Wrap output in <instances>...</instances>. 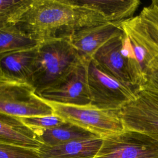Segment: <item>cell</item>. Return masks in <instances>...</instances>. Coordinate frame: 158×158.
<instances>
[{
  "label": "cell",
  "mask_w": 158,
  "mask_h": 158,
  "mask_svg": "<svg viewBox=\"0 0 158 158\" xmlns=\"http://www.w3.org/2000/svg\"><path fill=\"white\" fill-rule=\"evenodd\" d=\"M155 1V2H156V3L158 5V0H154Z\"/></svg>",
  "instance_id": "cell-22"
},
{
  "label": "cell",
  "mask_w": 158,
  "mask_h": 158,
  "mask_svg": "<svg viewBox=\"0 0 158 158\" xmlns=\"http://www.w3.org/2000/svg\"><path fill=\"white\" fill-rule=\"evenodd\" d=\"M138 89H143L158 94V54L149 64L145 82Z\"/></svg>",
  "instance_id": "cell-21"
},
{
  "label": "cell",
  "mask_w": 158,
  "mask_h": 158,
  "mask_svg": "<svg viewBox=\"0 0 158 158\" xmlns=\"http://www.w3.org/2000/svg\"><path fill=\"white\" fill-rule=\"evenodd\" d=\"M94 158H158V141L144 133L125 129L104 138Z\"/></svg>",
  "instance_id": "cell-6"
},
{
  "label": "cell",
  "mask_w": 158,
  "mask_h": 158,
  "mask_svg": "<svg viewBox=\"0 0 158 158\" xmlns=\"http://www.w3.org/2000/svg\"><path fill=\"white\" fill-rule=\"evenodd\" d=\"M1 77H2V76L1 73V71H0V78H1Z\"/></svg>",
  "instance_id": "cell-23"
},
{
  "label": "cell",
  "mask_w": 158,
  "mask_h": 158,
  "mask_svg": "<svg viewBox=\"0 0 158 158\" xmlns=\"http://www.w3.org/2000/svg\"><path fill=\"white\" fill-rule=\"evenodd\" d=\"M0 158H40L37 150L0 142Z\"/></svg>",
  "instance_id": "cell-19"
},
{
  "label": "cell",
  "mask_w": 158,
  "mask_h": 158,
  "mask_svg": "<svg viewBox=\"0 0 158 158\" xmlns=\"http://www.w3.org/2000/svg\"><path fill=\"white\" fill-rule=\"evenodd\" d=\"M0 142L38 150L41 146L35 131L19 117L0 112Z\"/></svg>",
  "instance_id": "cell-14"
},
{
  "label": "cell",
  "mask_w": 158,
  "mask_h": 158,
  "mask_svg": "<svg viewBox=\"0 0 158 158\" xmlns=\"http://www.w3.org/2000/svg\"><path fill=\"white\" fill-rule=\"evenodd\" d=\"M102 142L103 138L96 136L52 146L42 144L37 152L40 158H94Z\"/></svg>",
  "instance_id": "cell-13"
},
{
  "label": "cell",
  "mask_w": 158,
  "mask_h": 158,
  "mask_svg": "<svg viewBox=\"0 0 158 158\" xmlns=\"http://www.w3.org/2000/svg\"><path fill=\"white\" fill-rule=\"evenodd\" d=\"M9 23L40 43L69 40L82 29L99 25L94 11L76 0H27Z\"/></svg>",
  "instance_id": "cell-1"
},
{
  "label": "cell",
  "mask_w": 158,
  "mask_h": 158,
  "mask_svg": "<svg viewBox=\"0 0 158 158\" xmlns=\"http://www.w3.org/2000/svg\"><path fill=\"white\" fill-rule=\"evenodd\" d=\"M91 105L101 109L118 110L135 100L136 89L104 72L93 59L87 64Z\"/></svg>",
  "instance_id": "cell-3"
},
{
  "label": "cell",
  "mask_w": 158,
  "mask_h": 158,
  "mask_svg": "<svg viewBox=\"0 0 158 158\" xmlns=\"http://www.w3.org/2000/svg\"><path fill=\"white\" fill-rule=\"evenodd\" d=\"M27 0H0V25L9 23Z\"/></svg>",
  "instance_id": "cell-20"
},
{
  "label": "cell",
  "mask_w": 158,
  "mask_h": 158,
  "mask_svg": "<svg viewBox=\"0 0 158 158\" xmlns=\"http://www.w3.org/2000/svg\"><path fill=\"white\" fill-rule=\"evenodd\" d=\"M123 33V31L103 44L95 52L92 59L108 75L123 83L131 85L127 65L121 52Z\"/></svg>",
  "instance_id": "cell-12"
},
{
  "label": "cell",
  "mask_w": 158,
  "mask_h": 158,
  "mask_svg": "<svg viewBox=\"0 0 158 158\" xmlns=\"http://www.w3.org/2000/svg\"><path fill=\"white\" fill-rule=\"evenodd\" d=\"M120 22L109 23L82 29L75 33L69 41L81 59L88 62L103 44L123 33Z\"/></svg>",
  "instance_id": "cell-9"
},
{
  "label": "cell",
  "mask_w": 158,
  "mask_h": 158,
  "mask_svg": "<svg viewBox=\"0 0 158 158\" xmlns=\"http://www.w3.org/2000/svg\"><path fill=\"white\" fill-rule=\"evenodd\" d=\"M21 121L34 131L52 128L64 123L65 121L60 117L53 114L19 117Z\"/></svg>",
  "instance_id": "cell-18"
},
{
  "label": "cell",
  "mask_w": 158,
  "mask_h": 158,
  "mask_svg": "<svg viewBox=\"0 0 158 158\" xmlns=\"http://www.w3.org/2000/svg\"><path fill=\"white\" fill-rule=\"evenodd\" d=\"M136 94L135 100L118 110L124 127L158 141V94L143 89Z\"/></svg>",
  "instance_id": "cell-7"
},
{
  "label": "cell",
  "mask_w": 158,
  "mask_h": 158,
  "mask_svg": "<svg viewBox=\"0 0 158 158\" xmlns=\"http://www.w3.org/2000/svg\"><path fill=\"white\" fill-rule=\"evenodd\" d=\"M40 43L12 23L0 25V54L33 49Z\"/></svg>",
  "instance_id": "cell-17"
},
{
  "label": "cell",
  "mask_w": 158,
  "mask_h": 158,
  "mask_svg": "<svg viewBox=\"0 0 158 158\" xmlns=\"http://www.w3.org/2000/svg\"><path fill=\"white\" fill-rule=\"evenodd\" d=\"M37 48L0 54V71L2 77L31 85Z\"/></svg>",
  "instance_id": "cell-11"
},
{
  "label": "cell",
  "mask_w": 158,
  "mask_h": 158,
  "mask_svg": "<svg viewBox=\"0 0 158 158\" xmlns=\"http://www.w3.org/2000/svg\"><path fill=\"white\" fill-rule=\"evenodd\" d=\"M81 60L68 40L42 42L37 48L31 85L38 94L62 80Z\"/></svg>",
  "instance_id": "cell-2"
},
{
  "label": "cell",
  "mask_w": 158,
  "mask_h": 158,
  "mask_svg": "<svg viewBox=\"0 0 158 158\" xmlns=\"http://www.w3.org/2000/svg\"><path fill=\"white\" fill-rule=\"evenodd\" d=\"M0 112L17 117L54 114L31 85L4 77L0 78Z\"/></svg>",
  "instance_id": "cell-5"
},
{
  "label": "cell",
  "mask_w": 158,
  "mask_h": 158,
  "mask_svg": "<svg viewBox=\"0 0 158 158\" xmlns=\"http://www.w3.org/2000/svg\"><path fill=\"white\" fill-rule=\"evenodd\" d=\"M35 133L41 144L49 146L61 144L73 140L98 136L80 126L67 121L59 126L35 131Z\"/></svg>",
  "instance_id": "cell-16"
},
{
  "label": "cell",
  "mask_w": 158,
  "mask_h": 158,
  "mask_svg": "<svg viewBox=\"0 0 158 158\" xmlns=\"http://www.w3.org/2000/svg\"><path fill=\"white\" fill-rule=\"evenodd\" d=\"M149 51L158 54V5L155 1L144 7L138 15L120 22Z\"/></svg>",
  "instance_id": "cell-10"
},
{
  "label": "cell",
  "mask_w": 158,
  "mask_h": 158,
  "mask_svg": "<svg viewBox=\"0 0 158 158\" xmlns=\"http://www.w3.org/2000/svg\"><path fill=\"white\" fill-rule=\"evenodd\" d=\"M97 14L104 23H115L133 17L141 2L139 0H76Z\"/></svg>",
  "instance_id": "cell-15"
},
{
  "label": "cell",
  "mask_w": 158,
  "mask_h": 158,
  "mask_svg": "<svg viewBox=\"0 0 158 158\" xmlns=\"http://www.w3.org/2000/svg\"><path fill=\"white\" fill-rule=\"evenodd\" d=\"M88 63L81 60L62 80L38 95L49 102L76 106L91 105L87 77Z\"/></svg>",
  "instance_id": "cell-8"
},
{
  "label": "cell",
  "mask_w": 158,
  "mask_h": 158,
  "mask_svg": "<svg viewBox=\"0 0 158 158\" xmlns=\"http://www.w3.org/2000/svg\"><path fill=\"white\" fill-rule=\"evenodd\" d=\"M54 114L104 138L125 130L118 110L101 109L91 105L76 106L48 102Z\"/></svg>",
  "instance_id": "cell-4"
}]
</instances>
